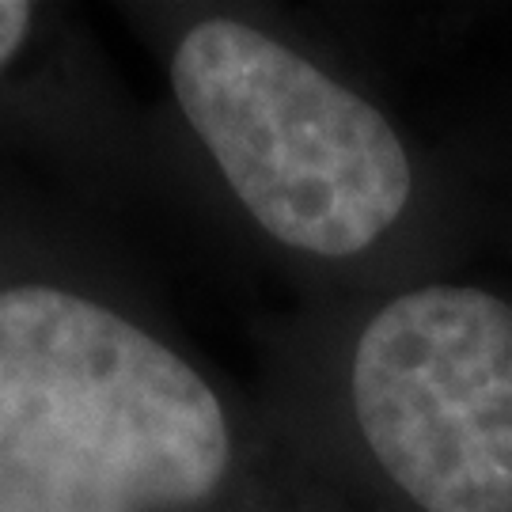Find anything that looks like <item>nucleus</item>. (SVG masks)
<instances>
[{"mask_svg": "<svg viewBox=\"0 0 512 512\" xmlns=\"http://www.w3.org/2000/svg\"><path fill=\"white\" fill-rule=\"evenodd\" d=\"M171 88L247 217L293 255L365 258L418 202L421 171L384 107L243 19L190 27Z\"/></svg>", "mask_w": 512, "mask_h": 512, "instance_id": "f03ea898", "label": "nucleus"}, {"mask_svg": "<svg viewBox=\"0 0 512 512\" xmlns=\"http://www.w3.org/2000/svg\"><path fill=\"white\" fill-rule=\"evenodd\" d=\"M35 8L23 0H0V69L23 50V42L31 35Z\"/></svg>", "mask_w": 512, "mask_h": 512, "instance_id": "20e7f679", "label": "nucleus"}, {"mask_svg": "<svg viewBox=\"0 0 512 512\" xmlns=\"http://www.w3.org/2000/svg\"><path fill=\"white\" fill-rule=\"evenodd\" d=\"M349 425L406 512H512V289L418 281L361 319Z\"/></svg>", "mask_w": 512, "mask_h": 512, "instance_id": "7ed1b4c3", "label": "nucleus"}, {"mask_svg": "<svg viewBox=\"0 0 512 512\" xmlns=\"http://www.w3.org/2000/svg\"><path fill=\"white\" fill-rule=\"evenodd\" d=\"M232 471L213 387L126 315L0 293V512H190Z\"/></svg>", "mask_w": 512, "mask_h": 512, "instance_id": "f257e3e1", "label": "nucleus"}]
</instances>
